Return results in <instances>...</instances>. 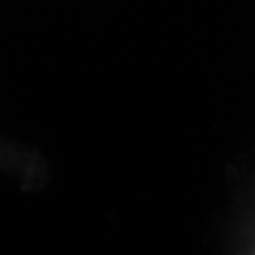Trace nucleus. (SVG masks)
<instances>
[{"instance_id":"obj_1","label":"nucleus","mask_w":255,"mask_h":255,"mask_svg":"<svg viewBox=\"0 0 255 255\" xmlns=\"http://www.w3.org/2000/svg\"><path fill=\"white\" fill-rule=\"evenodd\" d=\"M50 179V166L37 147L0 131V181L23 194H33L45 189Z\"/></svg>"}]
</instances>
